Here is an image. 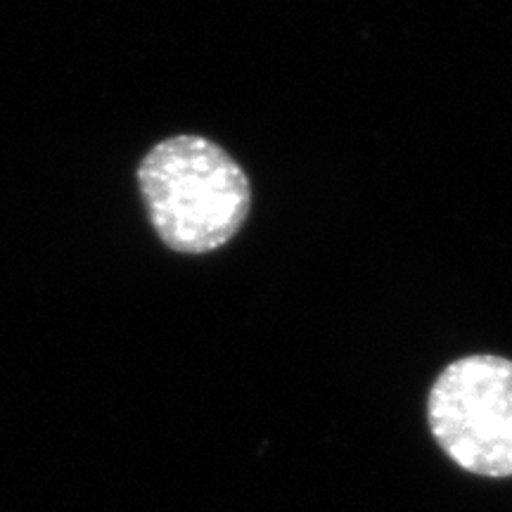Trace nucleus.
I'll use <instances>...</instances> for the list:
<instances>
[{
	"instance_id": "1",
	"label": "nucleus",
	"mask_w": 512,
	"mask_h": 512,
	"mask_svg": "<svg viewBox=\"0 0 512 512\" xmlns=\"http://www.w3.org/2000/svg\"><path fill=\"white\" fill-rule=\"evenodd\" d=\"M138 185L157 235L181 254H207L233 240L252 202L242 166L202 136L152 147L138 166Z\"/></svg>"
},
{
	"instance_id": "2",
	"label": "nucleus",
	"mask_w": 512,
	"mask_h": 512,
	"mask_svg": "<svg viewBox=\"0 0 512 512\" xmlns=\"http://www.w3.org/2000/svg\"><path fill=\"white\" fill-rule=\"evenodd\" d=\"M437 444L479 477H512V361L465 356L444 368L427 399Z\"/></svg>"
}]
</instances>
